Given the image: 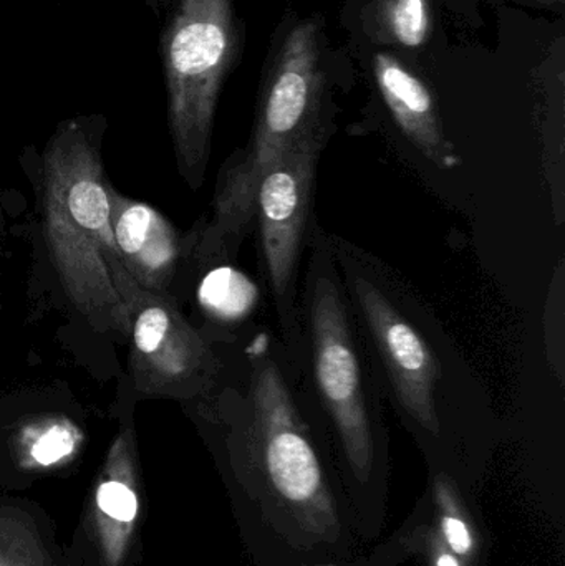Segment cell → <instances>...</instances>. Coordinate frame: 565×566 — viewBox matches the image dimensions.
I'll return each instance as SVG.
<instances>
[{
  "label": "cell",
  "instance_id": "cell-11",
  "mask_svg": "<svg viewBox=\"0 0 565 566\" xmlns=\"http://www.w3.org/2000/svg\"><path fill=\"white\" fill-rule=\"evenodd\" d=\"M76 432L69 422H42L27 438V454L39 465H52L75 449Z\"/></svg>",
  "mask_w": 565,
  "mask_h": 566
},
{
  "label": "cell",
  "instance_id": "cell-12",
  "mask_svg": "<svg viewBox=\"0 0 565 566\" xmlns=\"http://www.w3.org/2000/svg\"><path fill=\"white\" fill-rule=\"evenodd\" d=\"M0 518V534H2ZM46 554H43L39 542L33 541L27 528L10 527L0 544V566H45Z\"/></svg>",
  "mask_w": 565,
  "mask_h": 566
},
{
  "label": "cell",
  "instance_id": "cell-14",
  "mask_svg": "<svg viewBox=\"0 0 565 566\" xmlns=\"http://www.w3.org/2000/svg\"><path fill=\"white\" fill-rule=\"evenodd\" d=\"M143 2L156 17L161 19V15H166L169 12L176 0H143Z\"/></svg>",
  "mask_w": 565,
  "mask_h": 566
},
{
  "label": "cell",
  "instance_id": "cell-9",
  "mask_svg": "<svg viewBox=\"0 0 565 566\" xmlns=\"http://www.w3.org/2000/svg\"><path fill=\"white\" fill-rule=\"evenodd\" d=\"M372 69L381 99L408 143L438 169L458 168L460 156L444 133L427 83L388 52L375 53Z\"/></svg>",
  "mask_w": 565,
  "mask_h": 566
},
{
  "label": "cell",
  "instance_id": "cell-6",
  "mask_svg": "<svg viewBox=\"0 0 565 566\" xmlns=\"http://www.w3.org/2000/svg\"><path fill=\"white\" fill-rule=\"evenodd\" d=\"M338 274L358 322L364 325L388 388L401 411L425 431L440 432L438 391L443 379L440 359L420 326L408 318L394 286L367 268L365 255L328 234Z\"/></svg>",
  "mask_w": 565,
  "mask_h": 566
},
{
  "label": "cell",
  "instance_id": "cell-4",
  "mask_svg": "<svg viewBox=\"0 0 565 566\" xmlns=\"http://www.w3.org/2000/svg\"><path fill=\"white\" fill-rule=\"evenodd\" d=\"M236 0H176L159 33L176 161L189 188L205 181L216 109L244 50Z\"/></svg>",
  "mask_w": 565,
  "mask_h": 566
},
{
  "label": "cell",
  "instance_id": "cell-16",
  "mask_svg": "<svg viewBox=\"0 0 565 566\" xmlns=\"http://www.w3.org/2000/svg\"><path fill=\"white\" fill-rule=\"evenodd\" d=\"M556 2H557V3H559V6H563L564 0H550V3H553V6H554V3H556Z\"/></svg>",
  "mask_w": 565,
  "mask_h": 566
},
{
  "label": "cell",
  "instance_id": "cell-5",
  "mask_svg": "<svg viewBox=\"0 0 565 566\" xmlns=\"http://www.w3.org/2000/svg\"><path fill=\"white\" fill-rule=\"evenodd\" d=\"M334 133L305 139L282 155L262 176L254 199L252 231L258 232L259 265L274 303L285 353L301 342L299 269L314 229L318 161Z\"/></svg>",
  "mask_w": 565,
  "mask_h": 566
},
{
  "label": "cell",
  "instance_id": "cell-10",
  "mask_svg": "<svg viewBox=\"0 0 565 566\" xmlns=\"http://www.w3.org/2000/svg\"><path fill=\"white\" fill-rule=\"evenodd\" d=\"M368 13L377 40L400 49H420L433 29L430 0H374Z\"/></svg>",
  "mask_w": 565,
  "mask_h": 566
},
{
  "label": "cell",
  "instance_id": "cell-7",
  "mask_svg": "<svg viewBox=\"0 0 565 566\" xmlns=\"http://www.w3.org/2000/svg\"><path fill=\"white\" fill-rule=\"evenodd\" d=\"M132 315L129 378L142 396L189 399L205 395L221 371L208 339L185 318L172 295L126 290Z\"/></svg>",
  "mask_w": 565,
  "mask_h": 566
},
{
  "label": "cell",
  "instance_id": "cell-3",
  "mask_svg": "<svg viewBox=\"0 0 565 566\" xmlns=\"http://www.w3.org/2000/svg\"><path fill=\"white\" fill-rule=\"evenodd\" d=\"M307 248V271L299 298L301 342L294 358L307 359L315 396L331 418L355 475L367 481L375 461L378 392L362 358L354 312L328 234L317 222Z\"/></svg>",
  "mask_w": 565,
  "mask_h": 566
},
{
  "label": "cell",
  "instance_id": "cell-13",
  "mask_svg": "<svg viewBox=\"0 0 565 566\" xmlns=\"http://www.w3.org/2000/svg\"><path fill=\"white\" fill-rule=\"evenodd\" d=\"M443 532L453 554L461 555V557L470 554L473 548V538H471L470 528L464 524L463 518L453 514H444Z\"/></svg>",
  "mask_w": 565,
  "mask_h": 566
},
{
  "label": "cell",
  "instance_id": "cell-2",
  "mask_svg": "<svg viewBox=\"0 0 565 566\" xmlns=\"http://www.w3.org/2000/svg\"><path fill=\"white\" fill-rule=\"evenodd\" d=\"M102 115L75 116L56 126L42 158L46 248L63 290L90 325L128 339L132 328L123 265L109 218L103 169Z\"/></svg>",
  "mask_w": 565,
  "mask_h": 566
},
{
  "label": "cell",
  "instance_id": "cell-1",
  "mask_svg": "<svg viewBox=\"0 0 565 566\" xmlns=\"http://www.w3.org/2000/svg\"><path fill=\"white\" fill-rule=\"evenodd\" d=\"M321 15H285L262 70L251 138L219 172L211 218L191 235V258L216 265L252 231L259 182L305 139L335 132L334 75Z\"/></svg>",
  "mask_w": 565,
  "mask_h": 566
},
{
  "label": "cell",
  "instance_id": "cell-8",
  "mask_svg": "<svg viewBox=\"0 0 565 566\" xmlns=\"http://www.w3.org/2000/svg\"><path fill=\"white\" fill-rule=\"evenodd\" d=\"M109 218L119 258L142 289L171 295L172 282L185 255H191V239L153 206L119 195L108 186Z\"/></svg>",
  "mask_w": 565,
  "mask_h": 566
},
{
  "label": "cell",
  "instance_id": "cell-15",
  "mask_svg": "<svg viewBox=\"0 0 565 566\" xmlns=\"http://www.w3.org/2000/svg\"><path fill=\"white\" fill-rule=\"evenodd\" d=\"M437 566H461L460 562H458V558L454 557V555L448 554V552H444V554H440V557L437 558Z\"/></svg>",
  "mask_w": 565,
  "mask_h": 566
}]
</instances>
